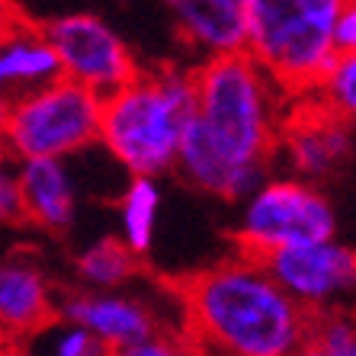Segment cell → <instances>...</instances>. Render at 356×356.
<instances>
[{
  "instance_id": "cell-14",
  "label": "cell",
  "mask_w": 356,
  "mask_h": 356,
  "mask_svg": "<svg viewBox=\"0 0 356 356\" xmlns=\"http://www.w3.org/2000/svg\"><path fill=\"white\" fill-rule=\"evenodd\" d=\"M17 177L23 186L26 225L39 232L61 234L74 225L77 183L65 161H17Z\"/></svg>"
},
{
  "instance_id": "cell-11",
  "label": "cell",
  "mask_w": 356,
  "mask_h": 356,
  "mask_svg": "<svg viewBox=\"0 0 356 356\" xmlns=\"http://www.w3.org/2000/svg\"><path fill=\"white\" fill-rule=\"evenodd\" d=\"M61 318L49 273L26 254H13L0 270V324L3 343H26Z\"/></svg>"
},
{
  "instance_id": "cell-17",
  "label": "cell",
  "mask_w": 356,
  "mask_h": 356,
  "mask_svg": "<svg viewBox=\"0 0 356 356\" xmlns=\"http://www.w3.org/2000/svg\"><path fill=\"white\" fill-rule=\"evenodd\" d=\"M33 356H116L93 331L71 318L51 321L45 331H39L33 340H26Z\"/></svg>"
},
{
  "instance_id": "cell-21",
  "label": "cell",
  "mask_w": 356,
  "mask_h": 356,
  "mask_svg": "<svg viewBox=\"0 0 356 356\" xmlns=\"http://www.w3.org/2000/svg\"><path fill=\"white\" fill-rule=\"evenodd\" d=\"M0 218L7 225H26V206H23V186H19L17 170L0 174Z\"/></svg>"
},
{
  "instance_id": "cell-9",
  "label": "cell",
  "mask_w": 356,
  "mask_h": 356,
  "mask_svg": "<svg viewBox=\"0 0 356 356\" xmlns=\"http://www.w3.org/2000/svg\"><path fill=\"white\" fill-rule=\"evenodd\" d=\"M266 266L282 289L312 315L347 308L343 302L356 292V248L337 238L280 250L266 257Z\"/></svg>"
},
{
  "instance_id": "cell-2",
  "label": "cell",
  "mask_w": 356,
  "mask_h": 356,
  "mask_svg": "<svg viewBox=\"0 0 356 356\" xmlns=\"http://www.w3.org/2000/svg\"><path fill=\"white\" fill-rule=\"evenodd\" d=\"M183 331L202 356H298L315 315L280 286L266 260L244 250L199 270L177 289Z\"/></svg>"
},
{
  "instance_id": "cell-12",
  "label": "cell",
  "mask_w": 356,
  "mask_h": 356,
  "mask_svg": "<svg viewBox=\"0 0 356 356\" xmlns=\"http://www.w3.org/2000/svg\"><path fill=\"white\" fill-rule=\"evenodd\" d=\"M58 49L49 35V23H35L23 13H7L3 35H0V83L3 99L23 97L61 81Z\"/></svg>"
},
{
  "instance_id": "cell-23",
  "label": "cell",
  "mask_w": 356,
  "mask_h": 356,
  "mask_svg": "<svg viewBox=\"0 0 356 356\" xmlns=\"http://www.w3.org/2000/svg\"><path fill=\"white\" fill-rule=\"evenodd\" d=\"M3 356H33L26 343H3Z\"/></svg>"
},
{
  "instance_id": "cell-18",
  "label": "cell",
  "mask_w": 356,
  "mask_h": 356,
  "mask_svg": "<svg viewBox=\"0 0 356 356\" xmlns=\"http://www.w3.org/2000/svg\"><path fill=\"white\" fill-rule=\"evenodd\" d=\"M312 97L331 113H337L340 119L356 122V51H337L321 87Z\"/></svg>"
},
{
  "instance_id": "cell-5",
  "label": "cell",
  "mask_w": 356,
  "mask_h": 356,
  "mask_svg": "<svg viewBox=\"0 0 356 356\" xmlns=\"http://www.w3.org/2000/svg\"><path fill=\"white\" fill-rule=\"evenodd\" d=\"M99 93L61 81L3 99V148L13 161H67L99 145Z\"/></svg>"
},
{
  "instance_id": "cell-6",
  "label": "cell",
  "mask_w": 356,
  "mask_h": 356,
  "mask_svg": "<svg viewBox=\"0 0 356 356\" xmlns=\"http://www.w3.org/2000/svg\"><path fill=\"white\" fill-rule=\"evenodd\" d=\"M337 212L318 183L280 174L266 177L234 218V244L250 257H273L280 250L337 238Z\"/></svg>"
},
{
  "instance_id": "cell-7",
  "label": "cell",
  "mask_w": 356,
  "mask_h": 356,
  "mask_svg": "<svg viewBox=\"0 0 356 356\" xmlns=\"http://www.w3.org/2000/svg\"><path fill=\"white\" fill-rule=\"evenodd\" d=\"M49 35L58 49L67 81L99 93L103 99L129 87L141 74L129 42L97 13H61L49 23Z\"/></svg>"
},
{
  "instance_id": "cell-19",
  "label": "cell",
  "mask_w": 356,
  "mask_h": 356,
  "mask_svg": "<svg viewBox=\"0 0 356 356\" xmlns=\"http://www.w3.org/2000/svg\"><path fill=\"white\" fill-rule=\"evenodd\" d=\"M312 343L327 356H356V312L334 308V312L315 315Z\"/></svg>"
},
{
  "instance_id": "cell-1",
  "label": "cell",
  "mask_w": 356,
  "mask_h": 356,
  "mask_svg": "<svg viewBox=\"0 0 356 356\" xmlns=\"http://www.w3.org/2000/svg\"><path fill=\"white\" fill-rule=\"evenodd\" d=\"M196 71V116L177 174L196 190L241 202L270 177L292 97L250 51L206 58Z\"/></svg>"
},
{
  "instance_id": "cell-10",
  "label": "cell",
  "mask_w": 356,
  "mask_h": 356,
  "mask_svg": "<svg viewBox=\"0 0 356 356\" xmlns=\"http://www.w3.org/2000/svg\"><path fill=\"white\" fill-rule=\"evenodd\" d=\"M61 318L83 324L93 331L113 353L129 347H138L145 340L158 337L161 331H174L167 327L161 318L158 305L148 296H135V292H93L77 289L61 298Z\"/></svg>"
},
{
  "instance_id": "cell-24",
  "label": "cell",
  "mask_w": 356,
  "mask_h": 356,
  "mask_svg": "<svg viewBox=\"0 0 356 356\" xmlns=\"http://www.w3.org/2000/svg\"><path fill=\"white\" fill-rule=\"evenodd\" d=\"M298 356H327V353H324V350H318L315 343H308V347L302 350V353H298Z\"/></svg>"
},
{
  "instance_id": "cell-22",
  "label": "cell",
  "mask_w": 356,
  "mask_h": 356,
  "mask_svg": "<svg viewBox=\"0 0 356 356\" xmlns=\"http://www.w3.org/2000/svg\"><path fill=\"white\" fill-rule=\"evenodd\" d=\"M337 51H356V0H347L337 23Z\"/></svg>"
},
{
  "instance_id": "cell-15",
  "label": "cell",
  "mask_w": 356,
  "mask_h": 356,
  "mask_svg": "<svg viewBox=\"0 0 356 356\" xmlns=\"http://www.w3.org/2000/svg\"><path fill=\"white\" fill-rule=\"evenodd\" d=\"M74 273L83 289L116 292L138 276V254L122 238H99L77 254Z\"/></svg>"
},
{
  "instance_id": "cell-8",
  "label": "cell",
  "mask_w": 356,
  "mask_h": 356,
  "mask_svg": "<svg viewBox=\"0 0 356 356\" xmlns=\"http://www.w3.org/2000/svg\"><path fill=\"white\" fill-rule=\"evenodd\" d=\"M350 154H353V122L321 106L315 97L292 99L276 148V164L286 174L321 183L337 174Z\"/></svg>"
},
{
  "instance_id": "cell-3",
  "label": "cell",
  "mask_w": 356,
  "mask_h": 356,
  "mask_svg": "<svg viewBox=\"0 0 356 356\" xmlns=\"http://www.w3.org/2000/svg\"><path fill=\"white\" fill-rule=\"evenodd\" d=\"M196 116V71L186 65L141 67L129 87L106 97L99 148L129 177L177 170L186 125Z\"/></svg>"
},
{
  "instance_id": "cell-13",
  "label": "cell",
  "mask_w": 356,
  "mask_h": 356,
  "mask_svg": "<svg viewBox=\"0 0 356 356\" xmlns=\"http://www.w3.org/2000/svg\"><path fill=\"white\" fill-rule=\"evenodd\" d=\"M180 42L199 61L248 51V0H167Z\"/></svg>"
},
{
  "instance_id": "cell-16",
  "label": "cell",
  "mask_w": 356,
  "mask_h": 356,
  "mask_svg": "<svg viewBox=\"0 0 356 356\" xmlns=\"http://www.w3.org/2000/svg\"><path fill=\"white\" fill-rule=\"evenodd\" d=\"M161 183L158 177H132L125 183V190L119 193V234L129 248L145 257L154 244L158 234V218H161Z\"/></svg>"
},
{
  "instance_id": "cell-20",
  "label": "cell",
  "mask_w": 356,
  "mask_h": 356,
  "mask_svg": "<svg viewBox=\"0 0 356 356\" xmlns=\"http://www.w3.org/2000/svg\"><path fill=\"white\" fill-rule=\"evenodd\" d=\"M116 356H202L199 347L186 337V331H161L158 337L145 340L138 347L119 350Z\"/></svg>"
},
{
  "instance_id": "cell-4",
  "label": "cell",
  "mask_w": 356,
  "mask_h": 356,
  "mask_svg": "<svg viewBox=\"0 0 356 356\" xmlns=\"http://www.w3.org/2000/svg\"><path fill=\"white\" fill-rule=\"evenodd\" d=\"M347 0H248V51L292 99L312 97L337 58Z\"/></svg>"
}]
</instances>
